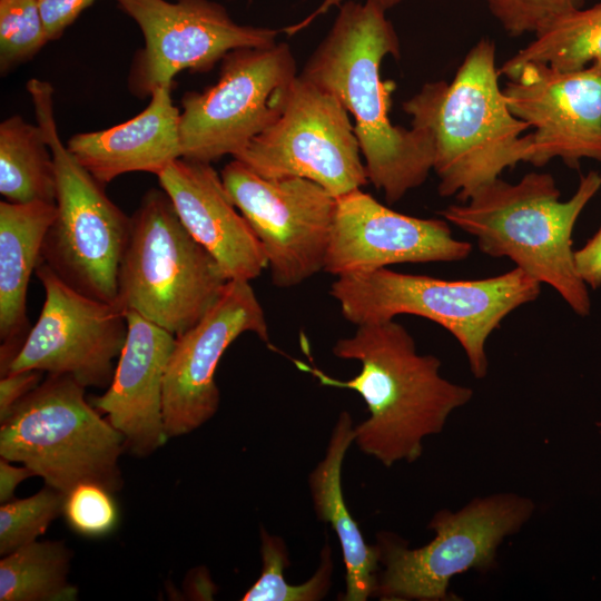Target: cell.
Wrapping results in <instances>:
<instances>
[{
  "mask_svg": "<svg viewBox=\"0 0 601 601\" xmlns=\"http://www.w3.org/2000/svg\"><path fill=\"white\" fill-rule=\"evenodd\" d=\"M398 36L386 11L347 1L299 76L335 96L354 119L368 181L388 204L421 186L433 170L434 140L417 124L393 125L390 86L381 79L386 56L400 58Z\"/></svg>",
  "mask_w": 601,
  "mask_h": 601,
  "instance_id": "cell-1",
  "label": "cell"
},
{
  "mask_svg": "<svg viewBox=\"0 0 601 601\" xmlns=\"http://www.w3.org/2000/svg\"><path fill=\"white\" fill-rule=\"evenodd\" d=\"M332 352L338 358L357 361L359 373L341 381L295 363L321 384L348 388L363 397L370 415L355 425L354 443L385 467L420 459L423 440L441 433L451 413L473 397L471 387L442 377L441 361L420 354L412 335L394 319L357 325L352 336L336 341Z\"/></svg>",
  "mask_w": 601,
  "mask_h": 601,
  "instance_id": "cell-2",
  "label": "cell"
},
{
  "mask_svg": "<svg viewBox=\"0 0 601 601\" xmlns=\"http://www.w3.org/2000/svg\"><path fill=\"white\" fill-rule=\"evenodd\" d=\"M495 46L482 38L467 52L453 80L433 81L403 104L412 124L434 140L433 171L439 194L465 203L506 168L528 162L530 125L515 117L499 83Z\"/></svg>",
  "mask_w": 601,
  "mask_h": 601,
  "instance_id": "cell-3",
  "label": "cell"
},
{
  "mask_svg": "<svg viewBox=\"0 0 601 601\" xmlns=\"http://www.w3.org/2000/svg\"><path fill=\"white\" fill-rule=\"evenodd\" d=\"M600 188L601 174L590 171L581 176L573 196L562 201L551 174L531 171L515 184L499 177L439 215L473 236L483 254L510 258L515 267L551 286L577 315L588 316L591 300L575 270L572 233Z\"/></svg>",
  "mask_w": 601,
  "mask_h": 601,
  "instance_id": "cell-4",
  "label": "cell"
},
{
  "mask_svg": "<svg viewBox=\"0 0 601 601\" xmlns=\"http://www.w3.org/2000/svg\"><path fill=\"white\" fill-rule=\"evenodd\" d=\"M541 283L519 267L481 279L447 280L388 267L336 277L329 294L355 324L416 315L447 329L460 343L474 377L487 374L485 344L503 319L534 302Z\"/></svg>",
  "mask_w": 601,
  "mask_h": 601,
  "instance_id": "cell-5",
  "label": "cell"
},
{
  "mask_svg": "<svg viewBox=\"0 0 601 601\" xmlns=\"http://www.w3.org/2000/svg\"><path fill=\"white\" fill-rule=\"evenodd\" d=\"M228 279L185 228L161 189H150L130 216L115 305L177 336L193 327Z\"/></svg>",
  "mask_w": 601,
  "mask_h": 601,
  "instance_id": "cell-6",
  "label": "cell"
},
{
  "mask_svg": "<svg viewBox=\"0 0 601 601\" xmlns=\"http://www.w3.org/2000/svg\"><path fill=\"white\" fill-rule=\"evenodd\" d=\"M71 376L48 374L0 424V456L68 493L80 483L121 490L122 435Z\"/></svg>",
  "mask_w": 601,
  "mask_h": 601,
  "instance_id": "cell-7",
  "label": "cell"
},
{
  "mask_svg": "<svg viewBox=\"0 0 601 601\" xmlns=\"http://www.w3.org/2000/svg\"><path fill=\"white\" fill-rule=\"evenodd\" d=\"M27 89L56 169V216L43 238L39 262L86 296L115 303L130 217L108 198L104 185L62 142L53 114L52 86L31 79Z\"/></svg>",
  "mask_w": 601,
  "mask_h": 601,
  "instance_id": "cell-8",
  "label": "cell"
},
{
  "mask_svg": "<svg viewBox=\"0 0 601 601\" xmlns=\"http://www.w3.org/2000/svg\"><path fill=\"white\" fill-rule=\"evenodd\" d=\"M534 509L531 499L511 492L475 497L456 512L437 511L427 525L435 538L417 549H410L392 533H377L375 544L384 570L374 597L386 601L446 600L453 577L495 565L500 544L521 530Z\"/></svg>",
  "mask_w": 601,
  "mask_h": 601,
  "instance_id": "cell-9",
  "label": "cell"
},
{
  "mask_svg": "<svg viewBox=\"0 0 601 601\" xmlns=\"http://www.w3.org/2000/svg\"><path fill=\"white\" fill-rule=\"evenodd\" d=\"M297 77L285 42L228 52L216 83L181 98L183 158L211 164L236 157L280 117Z\"/></svg>",
  "mask_w": 601,
  "mask_h": 601,
  "instance_id": "cell-10",
  "label": "cell"
},
{
  "mask_svg": "<svg viewBox=\"0 0 601 601\" xmlns=\"http://www.w3.org/2000/svg\"><path fill=\"white\" fill-rule=\"evenodd\" d=\"M234 159L265 178L309 179L334 197L368 183L347 109L299 75L280 117Z\"/></svg>",
  "mask_w": 601,
  "mask_h": 601,
  "instance_id": "cell-11",
  "label": "cell"
},
{
  "mask_svg": "<svg viewBox=\"0 0 601 601\" xmlns=\"http://www.w3.org/2000/svg\"><path fill=\"white\" fill-rule=\"evenodd\" d=\"M220 176L264 248L275 286L299 285L324 269L336 197L306 178L262 177L237 159Z\"/></svg>",
  "mask_w": 601,
  "mask_h": 601,
  "instance_id": "cell-12",
  "label": "cell"
},
{
  "mask_svg": "<svg viewBox=\"0 0 601 601\" xmlns=\"http://www.w3.org/2000/svg\"><path fill=\"white\" fill-rule=\"evenodd\" d=\"M116 1L145 39L128 78L138 97L173 86L183 70L208 71L231 50L270 47L278 35L275 29L237 23L220 3L210 0Z\"/></svg>",
  "mask_w": 601,
  "mask_h": 601,
  "instance_id": "cell-13",
  "label": "cell"
},
{
  "mask_svg": "<svg viewBox=\"0 0 601 601\" xmlns=\"http://www.w3.org/2000/svg\"><path fill=\"white\" fill-rule=\"evenodd\" d=\"M35 274L45 303L3 375L36 370L71 376L86 388H107L127 337L125 313L76 290L42 262Z\"/></svg>",
  "mask_w": 601,
  "mask_h": 601,
  "instance_id": "cell-14",
  "label": "cell"
},
{
  "mask_svg": "<svg viewBox=\"0 0 601 601\" xmlns=\"http://www.w3.org/2000/svg\"><path fill=\"white\" fill-rule=\"evenodd\" d=\"M244 333L269 339L264 308L249 282L228 280L205 315L175 336L162 391L168 439L197 430L217 413L215 372L225 351Z\"/></svg>",
  "mask_w": 601,
  "mask_h": 601,
  "instance_id": "cell-15",
  "label": "cell"
},
{
  "mask_svg": "<svg viewBox=\"0 0 601 601\" xmlns=\"http://www.w3.org/2000/svg\"><path fill=\"white\" fill-rule=\"evenodd\" d=\"M503 93L512 114L534 129L528 162L542 167L560 158L578 168L583 158L601 161V58L569 71L524 63Z\"/></svg>",
  "mask_w": 601,
  "mask_h": 601,
  "instance_id": "cell-16",
  "label": "cell"
},
{
  "mask_svg": "<svg viewBox=\"0 0 601 601\" xmlns=\"http://www.w3.org/2000/svg\"><path fill=\"white\" fill-rule=\"evenodd\" d=\"M471 252L444 218L397 213L358 188L336 197L323 270L338 277L402 263L459 262Z\"/></svg>",
  "mask_w": 601,
  "mask_h": 601,
  "instance_id": "cell-17",
  "label": "cell"
},
{
  "mask_svg": "<svg viewBox=\"0 0 601 601\" xmlns=\"http://www.w3.org/2000/svg\"><path fill=\"white\" fill-rule=\"evenodd\" d=\"M125 315L128 332L112 381L89 402L122 435L125 451L146 457L168 440L162 391L175 335L135 312Z\"/></svg>",
  "mask_w": 601,
  "mask_h": 601,
  "instance_id": "cell-18",
  "label": "cell"
},
{
  "mask_svg": "<svg viewBox=\"0 0 601 601\" xmlns=\"http://www.w3.org/2000/svg\"><path fill=\"white\" fill-rule=\"evenodd\" d=\"M156 176L185 228L228 280L260 275L267 267L264 248L209 162L179 158Z\"/></svg>",
  "mask_w": 601,
  "mask_h": 601,
  "instance_id": "cell-19",
  "label": "cell"
},
{
  "mask_svg": "<svg viewBox=\"0 0 601 601\" xmlns=\"http://www.w3.org/2000/svg\"><path fill=\"white\" fill-rule=\"evenodd\" d=\"M170 91L171 86L155 89L148 106L122 124L72 136L69 151L102 185L127 173L159 174L183 158L180 110Z\"/></svg>",
  "mask_w": 601,
  "mask_h": 601,
  "instance_id": "cell-20",
  "label": "cell"
},
{
  "mask_svg": "<svg viewBox=\"0 0 601 601\" xmlns=\"http://www.w3.org/2000/svg\"><path fill=\"white\" fill-rule=\"evenodd\" d=\"M56 203H0V373L20 349L28 328L27 290L40 260Z\"/></svg>",
  "mask_w": 601,
  "mask_h": 601,
  "instance_id": "cell-21",
  "label": "cell"
},
{
  "mask_svg": "<svg viewBox=\"0 0 601 601\" xmlns=\"http://www.w3.org/2000/svg\"><path fill=\"white\" fill-rule=\"evenodd\" d=\"M354 422L342 411L326 446L324 457L308 475V487L316 518L332 526L337 535L345 564L344 601H365L374 597L380 551L364 540L358 524L349 513L342 490V466L347 450L354 443Z\"/></svg>",
  "mask_w": 601,
  "mask_h": 601,
  "instance_id": "cell-22",
  "label": "cell"
},
{
  "mask_svg": "<svg viewBox=\"0 0 601 601\" xmlns=\"http://www.w3.org/2000/svg\"><path fill=\"white\" fill-rule=\"evenodd\" d=\"M0 194L16 204L56 201L51 149L41 128L20 116L0 124Z\"/></svg>",
  "mask_w": 601,
  "mask_h": 601,
  "instance_id": "cell-23",
  "label": "cell"
},
{
  "mask_svg": "<svg viewBox=\"0 0 601 601\" xmlns=\"http://www.w3.org/2000/svg\"><path fill=\"white\" fill-rule=\"evenodd\" d=\"M72 551L63 541H33L0 561L1 601H75L68 575Z\"/></svg>",
  "mask_w": 601,
  "mask_h": 601,
  "instance_id": "cell-24",
  "label": "cell"
},
{
  "mask_svg": "<svg viewBox=\"0 0 601 601\" xmlns=\"http://www.w3.org/2000/svg\"><path fill=\"white\" fill-rule=\"evenodd\" d=\"M601 58V2L558 19L499 68L509 77L528 62L578 70Z\"/></svg>",
  "mask_w": 601,
  "mask_h": 601,
  "instance_id": "cell-25",
  "label": "cell"
},
{
  "mask_svg": "<svg viewBox=\"0 0 601 601\" xmlns=\"http://www.w3.org/2000/svg\"><path fill=\"white\" fill-rule=\"evenodd\" d=\"M262 572L248 589L242 601H318L331 589L333 560L328 541L321 552V561L315 573L302 584L287 583L284 570L289 565L285 542L278 535L269 534L260 528Z\"/></svg>",
  "mask_w": 601,
  "mask_h": 601,
  "instance_id": "cell-26",
  "label": "cell"
},
{
  "mask_svg": "<svg viewBox=\"0 0 601 601\" xmlns=\"http://www.w3.org/2000/svg\"><path fill=\"white\" fill-rule=\"evenodd\" d=\"M65 493L46 484L36 494L0 506V554L3 556L37 540L62 514Z\"/></svg>",
  "mask_w": 601,
  "mask_h": 601,
  "instance_id": "cell-27",
  "label": "cell"
},
{
  "mask_svg": "<svg viewBox=\"0 0 601 601\" xmlns=\"http://www.w3.org/2000/svg\"><path fill=\"white\" fill-rule=\"evenodd\" d=\"M38 0H0V70L30 60L48 42Z\"/></svg>",
  "mask_w": 601,
  "mask_h": 601,
  "instance_id": "cell-28",
  "label": "cell"
},
{
  "mask_svg": "<svg viewBox=\"0 0 601 601\" xmlns=\"http://www.w3.org/2000/svg\"><path fill=\"white\" fill-rule=\"evenodd\" d=\"M111 491L97 483H80L65 494L62 514L85 536H102L117 525L119 513Z\"/></svg>",
  "mask_w": 601,
  "mask_h": 601,
  "instance_id": "cell-29",
  "label": "cell"
},
{
  "mask_svg": "<svg viewBox=\"0 0 601 601\" xmlns=\"http://www.w3.org/2000/svg\"><path fill=\"white\" fill-rule=\"evenodd\" d=\"M503 30L519 37L544 31L558 19L584 7V0H485Z\"/></svg>",
  "mask_w": 601,
  "mask_h": 601,
  "instance_id": "cell-30",
  "label": "cell"
},
{
  "mask_svg": "<svg viewBox=\"0 0 601 601\" xmlns=\"http://www.w3.org/2000/svg\"><path fill=\"white\" fill-rule=\"evenodd\" d=\"M96 0H38L49 41L57 40L63 31Z\"/></svg>",
  "mask_w": 601,
  "mask_h": 601,
  "instance_id": "cell-31",
  "label": "cell"
},
{
  "mask_svg": "<svg viewBox=\"0 0 601 601\" xmlns=\"http://www.w3.org/2000/svg\"><path fill=\"white\" fill-rule=\"evenodd\" d=\"M43 372L26 370L11 372L0 380V423L11 413L12 408L41 383Z\"/></svg>",
  "mask_w": 601,
  "mask_h": 601,
  "instance_id": "cell-32",
  "label": "cell"
},
{
  "mask_svg": "<svg viewBox=\"0 0 601 601\" xmlns=\"http://www.w3.org/2000/svg\"><path fill=\"white\" fill-rule=\"evenodd\" d=\"M574 266L587 287L601 286V227L582 248L574 250Z\"/></svg>",
  "mask_w": 601,
  "mask_h": 601,
  "instance_id": "cell-33",
  "label": "cell"
},
{
  "mask_svg": "<svg viewBox=\"0 0 601 601\" xmlns=\"http://www.w3.org/2000/svg\"><path fill=\"white\" fill-rule=\"evenodd\" d=\"M35 476L27 466H16L11 461L0 460V502L11 501L17 486L24 480Z\"/></svg>",
  "mask_w": 601,
  "mask_h": 601,
  "instance_id": "cell-34",
  "label": "cell"
},
{
  "mask_svg": "<svg viewBox=\"0 0 601 601\" xmlns=\"http://www.w3.org/2000/svg\"><path fill=\"white\" fill-rule=\"evenodd\" d=\"M362 1L371 2L380 7L381 9L387 11L388 9L400 4L404 0H362Z\"/></svg>",
  "mask_w": 601,
  "mask_h": 601,
  "instance_id": "cell-35",
  "label": "cell"
}]
</instances>
